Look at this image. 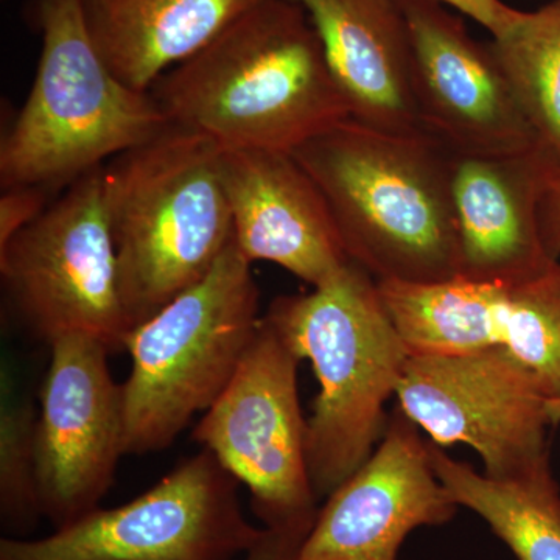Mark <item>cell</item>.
<instances>
[{"mask_svg":"<svg viewBox=\"0 0 560 560\" xmlns=\"http://www.w3.org/2000/svg\"><path fill=\"white\" fill-rule=\"evenodd\" d=\"M253 264L234 241L212 270L128 331L131 371L121 383L125 453L171 447L206 412L241 366L259 329Z\"/></svg>","mask_w":560,"mask_h":560,"instance_id":"obj_6","label":"cell"},{"mask_svg":"<svg viewBox=\"0 0 560 560\" xmlns=\"http://www.w3.org/2000/svg\"><path fill=\"white\" fill-rule=\"evenodd\" d=\"M238 482L201 448L138 499L90 512L43 539L0 540V560H237L264 536Z\"/></svg>","mask_w":560,"mask_h":560,"instance_id":"obj_7","label":"cell"},{"mask_svg":"<svg viewBox=\"0 0 560 560\" xmlns=\"http://www.w3.org/2000/svg\"><path fill=\"white\" fill-rule=\"evenodd\" d=\"M0 278L10 304L39 340L84 334L124 349L131 330L119 287L103 191V167L0 246Z\"/></svg>","mask_w":560,"mask_h":560,"instance_id":"obj_8","label":"cell"},{"mask_svg":"<svg viewBox=\"0 0 560 560\" xmlns=\"http://www.w3.org/2000/svg\"><path fill=\"white\" fill-rule=\"evenodd\" d=\"M38 69L0 143V184L46 187L105 167L171 121L150 92L125 84L98 54L83 0H36Z\"/></svg>","mask_w":560,"mask_h":560,"instance_id":"obj_5","label":"cell"},{"mask_svg":"<svg viewBox=\"0 0 560 560\" xmlns=\"http://www.w3.org/2000/svg\"><path fill=\"white\" fill-rule=\"evenodd\" d=\"M44 187H11L0 197V246L38 219L46 210Z\"/></svg>","mask_w":560,"mask_h":560,"instance_id":"obj_22","label":"cell"},{"mask_svg":"<svg viewBox=\"0 0 560 560\" xmlns=\"http://www.w3.org/2000/svg\"><path fill=\"white\" fill-rule=\"evenodd\" d=\"M311 18L350 119L396 135L425 132L411 94V44L397 0H293Z\"/></svg>","mask_w":560,"mask_h":560,"instance_id":"obj_17","label":"cell"},{"mask_svg":"<svg viewBox=\"0 0 560 560\" xmlns=\"http://www.w3.org/2000/svg\"><path fill=\"white\" fill-rule=\"evenodd\" d=\"M377 283L410 353L506 349L560 399V261L525 282Z\"/></svg>","mask_w":560,"mask_h":560,"instance_id":"obj_11","label":"cell"},{"mask_svg":"<svg viewBox=\"0 0 560 560\" xmlns=\"http://www.w3.org/2000/svg\"><path fill=\"white\" fill-rule=\"evenodd\" d=\"M291 154L323 194L350 261L372 278L436 283L459 275L451 151L436 139L346 119Z\"/></svg>","mask_w":560,"mask_h":560,"instance_id":"obj_2","label":"cell"},{"mask_svg":"<svg viewBox=\"0 0 560 560\" xmlns=\"http://www.w3.org/2000/svg\"><path fill=\"white\" fill-rule=\"evenodd\" d=\"M171 124L223 150L293 153L350 119L311 18L261 0L150 91Z\"/></svg>","mask_w":560,"mask_h":560,"instance_id":"obj_1","label":"cell"},{"mask_svg":"<svg viewBox=\"0 0 560 560\" xmlns=\"http://www.w3.org/2000/svg\"><path fill=\"white\" fill-rule=\"evenodd\" d=\"M440 2L478 22L493 38H499L510 31L522 13L521 10L512 9L501 0H440Z\"/></svg>","mask_w":560,"mask_h":560,"instance_id":"obj_24","label":"cell"},{"mask_svg":"<svg viewBox=\"0 0 560 560\" xmlns=\"http://www.w3.org/2000/svg\"><path fill=\"white\" fill-rule=\"evenodd\" d=\"M313 523H296L282 528H265L264 536L241 560H300L302 545Z\"/></svg>","mask_w":560,"mask_h":560,"instance_id":"obj_23","label":"cell"},{"mask_svg":"<svg viewBox=\"0 0 560 560\" xmlns=\"http://www.w3.org/2000/svg\"><path fill=\"white\" fill-rule=\"evenodd\" d=\"M459 510L429 442L397 407L370 458L319 508L300 560H399L412 530L447 525Z\"/></svg>","mask_w":560,"mask_h":560,"instance_id":"obj_14","label":"cell"},{"mask_svg":"<svg viewBox=\"0 0 560 560\" xmlns=\"http://www.w3.org/2000/svg\"><path fill=\"white\" fill-rule=\"evenodd\" d=\"M431 466L459 508L488 523L517 560H560V486L550 464L495 480L429 442Z\"/></svg>","mask_w":560,"mask_h":560,"instance_id":"obj_19","label":"cell"},{"mask_svg":"<svg viewBox=\"0 0 560 560\" xmlns=\"http://www.w3.org/2000/svg\"><path fill=\"white\" fill-rule=\"evenodd\" d=\"M411 44V94L420 127L459 154H510L539 145L489 44L440 0H397Z\"/></svg>","mask_w":560,"mask_h":560,"instance_id":"obj_13","label":"cell"},{"mask_svg":"<svg viewBox=\"0 0 560 560\" xmlns=\"http://www.w3.org/2000/svg\"><path fill=\"white\" fill-rule=\"evenodd\" d=\"M458 220L460 278L525 282L550 270L540 209L560 179V165L539 145L510 154L451 151Z\"/></svg>","mask_w":560,"mask_h":560,"instance_id":"obj_15","label":"cell"},{"mask_svg":"<svg viewBox=\"0 0 560 560\" xmlns=\"http://www.w3.org/2000/svg\"><path fill=\"white\" fill-rule=\"evenodd\" d=\"M301 361L261 316L234 377L191 431L194 441L249 490L264 528L315 522L318 515L298 393Z\"/></svg>","mask_w":560,"mask_h":560,"instance_id":"obj_9","label":"cell"},{"mask_svg":"<svg viewBox=\"0 0 560 560\" xmlns=\"http://www.w3.org/2000/svg\"><path fill=\"white\" fill-rule=\"evenodd\" d=\"M541 150L560 165V0L489 43Z\"/></svg>","mask_w":560,"mask_h":560,"instance_id":"obj_20","label":"cell"},{"mask_svg":"<svg viewBox=\"0 0 560 560\" xmlns=\"http://www.w3.org/2000/svg\"><path fill=\"white\" fill-rule=\"evenodd\" d=\"M548 419H550L551 427L559 425L560 423V399L547 400Z\"/></svg>","mask_w":560,"mask_h":560,"instance_id":"obj_26","label":"cell"},{"mask_svg":"<svg viewBox=\"0 0 560 560\" xmlns=\"http://www.w3.org/2000/svg\"><path fill=\"white\" fill-rule=\"evenodd\" d=\"M49 348L38 410L40 503L60 529L98 510L109 492L127 455L125 407L105 342L69 334Z\"/></svg>","mask_w":560,"mask_h":560,"instance_id":"obj_12","label":"cell"},{"mask_svg":"<svg viewBox=\"0 0 560 560\" xmlns=\"http://www.w3.org/2000/svg\"><path fill=\"white\" fill-rule=\"evenodd\" d=\"M0 405V518L7 537L27 539L44 518L38 460V410L3 374Z\"/></svg>","mask_w":560,"mask_h":560,"instance_id":"obj_21","label":"cell"},{"mask_svg":"<svg viewBox=\"0 0 560 560\" xmlns=\"http://www.w3.org/2000/svg\"><path fill=\"white\" fill-rule=\"evenodd\" d=\"M541 237L552 260L560 259V179L548 191L540 209Z\"/></svg>","mask_w":560,"mask_h":560,"instance_id":"obj_25","label":"cell"},{"mask_svg":"<svg viewBox=\"0 0 560 560\" xmlns=\"http://www.w3.org/2000/svg\"><path fill=\"white\" fill-rule=\"evenodd\" d=\"M399 408L433 444H467L495 480L550 464L547 394L506 349L410 353L396 393Z\"/></svg>","mask_w":560,"mask_h":560,"instance_id":"obj_10","label":"cell"},{"mask_svg":"<svg viewBox=\"0 0 560 560\" xmlns=\"http://www.w3.org/2000/svg\"><path fill=\"white\" fill-rule=\"evenodd\" d=\"M223 149L168 124L103 167V191L130 327L205 278L234 241Z\"/></svg>","mask_w":560,"mask_h":560,"instance_id":"obj_3","label":"cell"},{"mask_svg":"<svg viewBox=\"0 0 560 560\" xmlns=\"http://www.w3.org/2000/svg\"><path fill=\"white\" fill-rule=\"evenodd\" d=\"M221 176L235 246L250 264L271 261L312 287L350 264L329 206L293 154L223 150Z\"/></svg>","mask_w":560,"mask_h":560,"instance_id":"obj_16","label":"cell"},{"mask_svg":"<svg viewBox=\"0 0 560 560\" xmlns=\"http://www.w3.org/2000/svg\"><path fill=\"white\" fill-rule=\"evenodd\" d=\"M264 316L318 378L305 452L316 499L326 500L385 434L410 350L377 280L353 261L308 293L276 298Z\"/></svg>","mask_w":560,"mask_h":560,"instance_id":"obj_4","label":"cell"},{"mask_svg":"<svg viewBox=\"0 0 560 560\" xmlns=\"http://www.w3.org/2000/svg\"><path fill=\"white\" fill-rule=\"evenodd\" d=\"M261 0H83L88 31L109 69L150 92Z\"/></svg>","mask_w":560,"mask_h":560,"instance_id":"obj_18","label":"cell"}]
</instances>
